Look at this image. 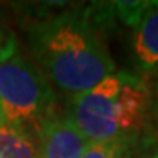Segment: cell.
<instances>
[{
	"mask_svg": "<svg viewBox=\"0 0 158 158\" xmlns=\"http://www.w3.org/2000/svg\"><path fill=\"white\" fill-rule=\"evenodd\" d=\"M27 47L50 84L74 97L116 71L106 39L85 6H71L35 16L24 27Z\"/></svg>",
	"mask_w": 158,
	"mask_h": 158,
	"instance_id": "6da1fadb",
	"label": "cell"
},
{
	"mask_svg": "<svg viewBox=\"0 0 158 158\" xmlns=\"http://www.w3.org/2000/svg\"><path fill=\"white\" fill-rule=\"evenodd\" d=\"M147 79L134 71H114L89 90L69 97L66 116L89 142L137 132L150 110Z\"/></svg>",
	"mask_w": 158,
	"mask_h": 158,
	"instance_id": "7a4b0ae2",
	"label": "cell"
},
{
	"mask_svg": "<svg viewBox=\"0 0 158 158\" xmlns=\"http://www.w3.org/2000/svg\"><path fill=\"white\" fill-rule=\"evenodd\" d=\"M55 92L35 63L16 52L0 61V106L5 121L37 132L55 116Z\"/></svg>",
	"mask_w": 158,
	"mask_h": 158,
	"instance_id": "3957f363",
	"label": "cell"
},
{
	"mask_svg": "<svg viewBox=\"0 0 158 158\" xmlns=\"http://www.w3.org/2000/svg\"><path fill=\"white\" fill-rule=\"evenodd\" d=\"M129 60L134 73L147 79L158 76V0L152 2L127 34Z\"/></svg>",
	"mask_w": 158,
	"mask_h": 158,
	"instance_id": "277c9868",
	"label": "cell"
},
{
	"mask_svg": "<svg viewBox=\"0 0 158 158\" xmlns=\"http://www.w3.org/2000/svg\"><path fill=\"white\" fill-rule=\"evenodd\" d=\"M39 158H82L89 140L66 116H52L37 129Z\"/></svg>",
	"mask_w": 158,
	"mask_h": 158,
	"instance_id": "5b68a950",
	"label": "cell"
},
{
	"mask_svg": "<svg viewBox=\"0 0 158 158\" xmlns=\"http://www.w3.org/2000/svg\"><path fill=\"white\" fill-rule=\"evenodd\" d=\"M0 158H39L37 134L24 126L3 121L0 124Z\"/></svg>",
	"mask_w": 158,
	"mask_h": 158,
	"instance_id": "8992f818",
	"label": "cell"
},
{
	"mask_svg": "<svg viewBox=\"0 0 158 158\" xmlns=\"http://www.w3.org/2000/svg\"><path fill=\"white\" fill-rule=\"evenodd\" d=\"M121 158H158V134L147 126L131 134Z\"/></svg>",
	"mask_w": 158,
	"mask_h": 158,
	"instance_id": "52a82bcc",
	"label": "cell"
},
{
	"mask_svg": "<svg viewBox=\"0 0 158 158\" xmlns=\"http://www.w3.org/2000/svg\"><path fill=\"white\" fill-rule=\"evenodd\" d=\"M129 137H131V134L119 135V137L108 139V140L89 142L82 158H121Z\"/></svg>",
	"mask_w": 158,
	"mask_h": 158,
	"instance_id": "ba28073f",
	"label": "cell"
},
{
	"mask_svg": "<svg viewBox=\"0 0 158 158\" xmlns=\"http://www.w3.org/2000/svg\"><path fill=\"white\" fill-rule=\"evenodd\" d=\"M16 52H19L16 35L10 31L0 29V61L10 58Z\"/></svg>",
	"mask_w": 158,
	"mask_h": 158,
	"instance_id": "9c48e42d",
	"label": "cell"
},
{
	"mask_svg": "<svg viewBox=\"0 0 158 158\" xmlns=\"http://www.w3.org/2000/svg\"><path fill=\"white\" fill-rule=\"evenodd\" d=\"M5 121V116H3V111H2V106H0V124Z\"/></svg>",
	"mask_w": 158,
	"mask_h": 158,
	"instance_id": "30bf717a",
	"label": "cell"
}]
</instances>
